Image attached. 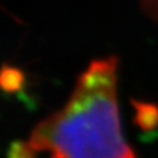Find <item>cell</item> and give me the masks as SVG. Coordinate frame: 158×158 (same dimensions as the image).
<instances>
[{"label": "cell", "mask_w": 158, "mask_h": 158, "mask_svg": "<svg viewBox=\"0 0 158 158\" xmlns=\"http://www.w3.org/2000/svg\"><path fill=\"white\" fill-rule=\"evenodd\" d=\"M116 70V57L92 61L67 104L33 129V149L52 158H135L121 133Z\"/></svg>", "instance_id": "cell-1"}, {"label": "cell", "mask_w": 158, "mask_h": 158, "mask_svg": "<svg viewBox=\"0 0 158 158\" xmlns=\"http://www.w3.org/2000/svg\"><path fill=\"white\" fill-rule=\"evenodd\" d=\"M133 108L136 110L135 124H137L142 131L149 132L154 129L158 124V106L153 103H144L140 100L131 102Z\"/></svg>", "instance_id": "cell-2"}, {"label": "cell", "mask_w": 158, "mask_h": 158, "mask_svg": "<svg viewBox=\"0 0 158 158\" xmlns=\"http://www.w3.org/2000/svg\"><path fill=\"white\" fill-rule=\"evenodd\" d=\"M0 86L4 92L16 94L21 92L25 86V75L21 69L4 63L0 74Z\"/></svg>", "instance_id": "cell-3"}, {"label": "cell", "mask_w": 158, "mask_h": 158, "mask_svg": "<svg viewBox=\"0 0 158 158\" xmlns=\"http://www.w3.org/2000/svg\"><path fill=\"white\" fill-rule=\"evenodd\" d=\"M7 158H37L36 150L29 142L13 141L7 150Z\"/></svg>", "instance_id": "cell-4"}]
</instances>
